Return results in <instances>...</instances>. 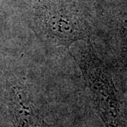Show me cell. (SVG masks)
Returning a JSON list of instances; mask_svg holds the SVG:
<instances>
[{"label": "cell", "instance_id": "cell-2", "mask_svg": "<svg viewBox=\"0 0 127 127\" xmlns=\"http://www.w3.org/2000/svg\"><path fill=\"white\" fill-rule=\"evenodd\" d=\"M91 73V86L102 104L104 115H109L110 121L115 119L117 117L118 104L111 80L98 65H93Z\"/></svg>", "mask_w": 127, "mask_h": 127}, {"label": "cell", "instance_id": "cell-1", "mask_svg": "<svg viewBox=\"0 0 127 127\" xmlns=\"http://www.w3.org/2000/svg\"><path fill=\"white\" fill-rule=\"evenodd\" d=\"M42 28L48 36L55 37L57 40L67 45L77 39H82L83 32L82 23L76 16H68L59 11H49L43 16Z\"/></svg>", "mask_w": 127, "mask_h": 127}, {"label": "cell", "instance_id": "cell-3", "mask_svg": "<svg viewBox=\"0 0 127 127\" xmlns=\"http://www.w3.org/2000/svg\"><path fill=\"white\" fill-rule=\"evenodd\" d=\"M123 46H124V54L125 61L127 64V28H126L123 33Z\"/></svg>", "mask_w": 127, "mask_h": 127}]
</instances>
